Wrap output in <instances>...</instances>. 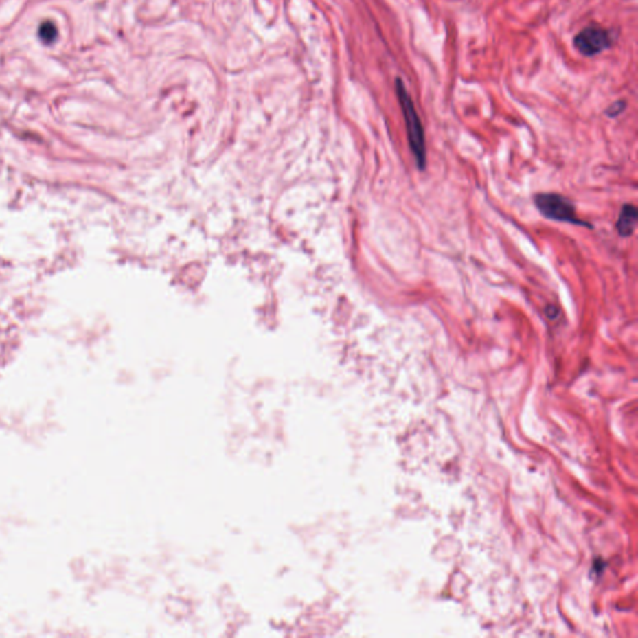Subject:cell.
<instances>
[{"mask_svg":"<svg viewBox=\"0 0 638 638\" xmlns=\"http://www.w3.org/2000/svg\"><path fill=\"white\" fill-rule=\"evenodd\" d=\"M612 41L611 33L607 29L598 25H590L576 34L573 38V45L580 54L592 58L610 49Z\"/></svg>","mask_w":638,"mask_h":638,"instance_id":"3957f363","label":"cell"},{"mask_svg":"<svg viewBox=\"0 0 638 638\" xmlns=\"http://www.w3.org/2000/svg\"><path fill=\"white\" fill-rule=\"evenodd\" d=\"M38 35L41 38V41L44 43V44H53L56 38H58V29L55 27L54 23L52 21H44L41 23V27H39V30H38Z\"/></svg>","mask_w":638,"mask_h":638,"instance_id":"5b68a950","label":"cell"},{"mask_svg":"<svg viewBox=\"0 0 638 638\" xmlns=\"http://www.w3.org/2000/svg\"><path fill=\"white\" fill-rule=\"evenodd\" d=\"M637 217V209L635 206H632V205H625L622 207L621 214H619L617 222H616V229H617L618 235H621L622 237L631 236L635 229H636Z\"/></svg>","mask_w":638,"mask_h":638,"instance_id":"277c9868","label":"cell"},{"mask_svg":"<svg viewBox=\"0 0 638 638\" xmlns=\"http://www.w3.org/2000/svg\"><path fill=\"white\" fill-rule=\"evenodd\" d=\"M535 205L541 215L552 221L567 222L578 226L591 227L590 223L580 220L576 209L569 198L558 194H538L534 197Z\"/></svg>","mask_w":638,"mask_h":638,"instance_id":"7a4b0ae2","label":"cell"},{"mask_svg":"<svg viewBox=\"0 0 638 638\" xmlns=\"http://www.w3.org/2000/svg\"><path fill=\"white\" fill-rule=\"evenodd\" d=\"M396 93L402 111H403L404 122L407 128L410 148L417 160L418 168L424 170L426 165V148H425L423 125L418 115L417 109L414 106V102L411 100V96L407 91V88L400 78L396 79Z\"/></svg>","mask_w":638,"mask_h":638,"instance_id":"6da1fadb","label":"cell"},{"mask_svg":"<svg viewBox=\"0 0 638 638\" xmlns=\"http://www.w3.org/2000/svg\"><path fill=\"white\" fill-rule=\"evenodd\" d=\"M626 106H627L626 101H615L608 108L606 109V115L610 116V117H617L618 115H621L625 111Z\"/></svg>","mask_w":638,"mask_h":638,"instance_id":"8992f818","label":"cell"}]
</instances>
